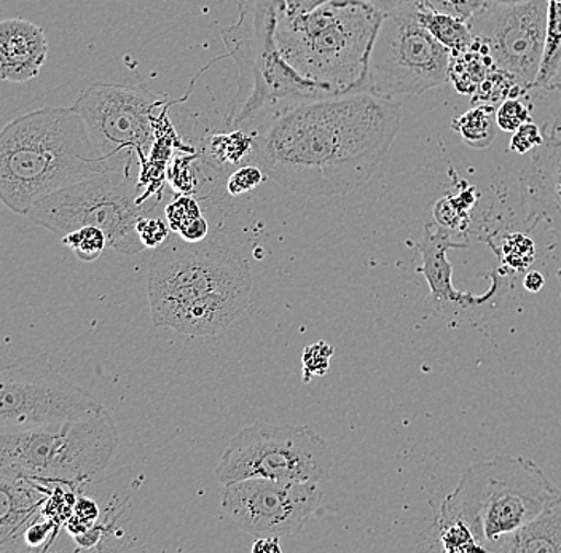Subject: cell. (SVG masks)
Masks as SVG:
<instances>
[{
	"instance_id": "1",
	"label": "cell",
	"mask_w": 561,
	"mask_h": 553,
	"mask_svg": "<svg viewBox=\"0 0 561 553\" xmlns=\"http://www.w3.org/2000/svg\"><path fill=\"white\" fill-rule=\"evenodd\" d=\"M402 125V104L370 91L290 104L255 125L251 161L304 197L348 195L378 170Z\"/></svg>"
},
{
	"instance_id": "2",
	"label": "cell",
	"mask_w": 561,
	"mask_h": 553,
	"mask_svg": "<svg viewBox=\"0 0 561 553\" xmlns=\"http://www.w3.org/2000/svg\"><path fill=\"white\" fill-rule=\"evenodd\" d=\"M150 316L158 327L188 337H214L248 313V261L217 240L187 243L173 237L157 247L147 269Z\"/></svg>"
},
{
	"instance_id": "3",
	"label": "cell",
	"mask_w": 561,
	"mask_h": 553,
	"mask_svg": "<svg viewBox=\"0 0 561 553\" xmlns=\"http://www.w3.org/2000/svg\"><path fill=\"white\" fill-rule=\"evenodd\" d=\"M76 107H41L0 129V201L27 216L37 199L111 170Z\"/></svg>"
},
{
	"instance_id": "4",
	"label": "cell",
	"mask_w": 561,
	"mask_h": 553,
	"mask_svg": "<svg viewBox=\"0 0 561 553\" xmlns=\"http://www.w3.org/2000/svg\"><path fill=\"white\" fill-rule=\"evenodd\" d=\"M383 16L366 0H328L301 15H284L280 54L300 76L336 96L367 91L368 58Z\"/></svg>"
},
{
	"instance_id": "5",
	"label": "cell",
	"mask_w": 561,
	"mask_h": 553,
	"mask_svg": "<svg viewBox=\"0 0 561 553\" xmlns=\"http://www.w3.org/2000/svg\"><path fill=\"white\" fill-rule=\"evenodd\" d=\"M284 15L286 0H240L237 23L220 33L240 72L227 117L230 129L257 124L290 104L336 96L328 87L300 76L280 54L278 26Z\"/></svg>"
},
{
	"instance_id": "6",
	"label": "cell",
	"mask_w": 561,
	"mask_h": 553,
	"mask_svg": "<svg viewBox=\"0 0 561 553\" xmlns=\"http://www.w3.org/2000/svg\"><path fill=\"white\" fill-rule=\"evenodd\" d=\"M560 495L535 461L500 457L469 465L438 514L466 521L483 551L500 553L508 538Z\"/></svg>"
},
{
	"instance_id": "7",
	"label": "cell",
	"mask_w": 561,
	"mask_h": 553,
	"mask_svg": "<svg viewBox=\"0 0 561 553\" xmlns=\"http://www.w3.org/2000/svg\"><path fill=\"white\" fill-rule=\"evenodd\" d=\"M118 429L107 408L83 418L0 433V468L37 482L85 483L107 468Z\"/></svg>"
},
{
	"instance_id": "8",
	"label": "cell",
	"mask_w": 561,
	"mask_h": 553,
	"mask_svg": "<svg viewBox=\"0 0 561 553\" xmlns=\"http://www.w3.org/2000/svg\"><path fill=\"white\" fill-rule=\"evenodd\" d=\"M158 203L142 201L135 166L111 168L37 199L27 217L59 237L82 227H98L107 237L108 247L135 255L146 250L136 223L140 217L152 215Z\"/></svg>"
},
{
	"instance_id": "9",
	"label": "cell",
	"mask_w": 561,
	"mask_h": 553,
	"mask_svg": "<svg viewBox=\"0 0 561 553\" xmlns=\"http://www.w3.org/2000/svg\"><path fill=\"white\" fill-rule=\"evenodd\" d=\"M333 463L331 447L311 426L255 423L231 439L214 474L220 483L255 477L324 483Z\"/></svg>"
},
{
	"instance_id": "10",
	"label": "cell",
	"mask_w": 561,
	"mask_h": 553,
	"mask_svg": "<svg viewBox=\"0 0 561 553\" xmlns=\"http://www.w3.org/2000/svg\"><path fill=\"white\" fill-rule=\"evenodd\" d=\"M451 51L416 16V0L385 13L368 58L367 91L385 97L419 96L448 82Z\"/></svg>"
},
{
	"instance_id": "11",
	"label": "cell",
	"mask_w": 561,
	"mask_h": 553,
	"mask_svg": "<svg viewBox=\"0 0 561 553\" xmlns=\"http://www.w3.org/2000/svg\"><path fill=\"white\" fill-rule=\"evenodd\" d=\"M104 405L70 383L47 355L0 364V433L83 418Z\"/></svg>"
},
{
	"instance_id": "12",
	"label": "cell",
	"mask_w": 561,
	"mask_h": 553,
	"mask_svg": "<svg viewBox=\"0 0 561 553\" xmlns=\"http://www.w3.org/2000/svg\"><path fill=\"white\" fill-rule=\"evenodd\" d=\"M163 103L158 91L96 82L82 91L73 107L98 152L112 166L126 168L146 159L156 139V111Z\"/></svg>"
},
{
	"instance_id": "13",
	"label": "cell",
	"mask_w": 561,
	"mask_h": 553,
	"mask_svg": "<svg viewBox=\"0 0 561 553\" xmlns=\"http://www.w3.org/2000/svg\"><path fill=\"white\" fill-rule=\"evenodd\" d=\"M472 36L489 48L493 66L535 89L541 71L547 34V0L489 2L468 21Z\"/></svg>"
},
{
	"instance_id": "14",
	"label": "cell",
	"mask_w": 561,
	"mask_h": 553,
	"mask_svg": "<svg viewBox=\"0 0 561 553\" xmlns=\"http://www.w3.org/2000/svg\"><path fill=\"white\" fill-rule=\"evenodd\" d=\"M220 506L241 530L255 538L296 533L314 516L322 492L319 483L244 479L222 483Z\"/></svg>"
},
{
	"instance_id": "15",
	"label": "cell",
	"mask_w": 561,
	"mask_h": 553,
	"mask_svg": "<svg viewBox=\"0 0 561 553\" xmlns=\"http://www.w3.org/2000/svg\"><path fill=\"white\" fill-rule=\"evenodd\" d=\"M458 247L465 250L468 243H456L451 233L437 223H427L424 227L423 241L419 244L423 265L419 272L430 286L427 304L436 316L459 325L480 320L483 311L496 303V297L506 293L508 285L504 281V269L501 268L497 273H490L491 285L485 293L473 296L471 292L455 289L454 268L448 261V251Z\"/></svg>"
},
{
	"instance_id": "16",
	"label": "cell",
	"mask_w": 561,
	"mask_h": 553,
	"mask_svg": "<svg viewBox=\"0 0 561 553\" xmlns=\"http://www.w3.org/2000/svg\"><path fill=\"white\" fill-rule=\"evenodd\" d=\"M542 133L543 141L520 177L522 203L529 219L561 238V126L553 122Z\"/></svg>"
},
{
	"instance_id": "17",
	"label": "cell",
	"mask_w": 561,
	"mask_h": 553,
	"mask_svg": "<svg viewBox=\"0 0 561 553\" xmlns=\"http://www.w3.org/2000/svg\"><path fill=\"white\" fill-rule=\"evenodd\" d=\"M48 38L33 21L9 19L0 21V80L24 83L37 79L47 62Z\"/></svg>"
},
{
	"instance_id": "18",
	"label": "cell",
	"mask_w": 561,
	"mask_h": 553,
	"mask_svg": "<svg viewBox=\"0 0 561 553\" xmlns=\"http://www.w3.org/2000/svg\"><path fill=\"white\" fill-rule=\"evenodd\" d=\"M47 496L45 483L0 468V552L16 551L24 530L41 516Z\"/></svg>"
},
{
	"instance_id": "19",
	"label": "cell",
	"mask_w": 561,
	"mask_h": 553,
	"mask_svg": "<svg viewBox=\"0 0 561 553\" xmlns=\"http://www.w3.org/2000/svg\"><path fill=\"white\" fill-rule=\"evenodd\" d=\"M531 552L561 553V495L500 549V553Z\"/></svg>"
},
{
	"instance_id": "20",
	"label": "cell",
	"mask_w": 561,
	"mask_h": 553,
	"mask_svg": "<svg viewBox=\"0 0 561 553\" xmlns=\"http://www.w3.org/2000/svg\"><path fill=\"white\" fill-rule=\"evenodd\" d=\"M493 68L489 48L482 41L473 37L472 45L468 50L451 55L448 82L454 83L458 93L473 96Z\"/></svg>"
},
{
	"instance_id": "21",
	"label": "cell",
	"mask_w": 561,
	"mask_h": 553,
	"mask_svg": "<svg viewBox=\"0 0 561 553\" xmlns=\"http://www.w3.org/2000/svg\"><path fill=\"white\" fill-rule=\"evenodd\" d=\"M416 16H419L420 23L430 31L431 36L447 47L451 55L461 54L471 47L473 36L468 21L427 9V7L421 5L419 0H416Z\"/></svg>"
},
{
	"instance_id": "22",
	"label": "cell",
	"mask_w": 561,
	"mask_h": 553,
	"mask_svg": "<svg viewBox=\"0 0 561 553\" xmlns=\"http://www.w3.org/2000/svg\"><path fill=\"white\" fill-rule=\"evenodd\" d=\"M536 87L561 93V0H547L546 50Z\"/></svg>"
},
{
	"instance_id": "23",
	"label": "cell",
	"mask_w": 561,
	"mask_h": 553,
	"mask_svg": "<svg viewBox=\"0 0 561 553\" xmlns=\"http://www.w3.org/2000/svg\"><path fill=\"white\" fill-rule=\"evenodd\" d=\"M496 107L476 104L461 117L451 122V128L465 139L468 146L485 149L496 138Z\"/></svg>"
},
{
	"instance_id": "24",
	"label": "cell",
	"mask_w": 561,
	"mask_h": 553,
	"mask_svg": "<svg viewBox=\"0 0 561 553\" xmlns=\"http://www.w3.org/2000/svg\"><path fill=\"white\" fill-rule=\"evenodd\" d=\"M491 250L496 252L503 264L504 272L526 273L536 261V244L528 234L520 232H512L503 234L500 240L494 243L490 241Z\"/></svg>"
},
{
	"instance_id": "25",
	"label": "cell",
	"mask_w": 561,
	"mask_h": 553,
	"mask_svg": "<svg viewBox=\"0 0 561 553\" xmlns=\"http://www.w3.org/2000/svg\"><path fill=\"white\" fill-rule=\"evenodd\" d=\"M434 538H436L438 551L442 552H485L472 533L471 527L459 518L437 514Z\"/></svg>"
},
{
	"instance_id": "26",
	"label": "cell",
	"mask_w": 561,
	"mask_h": 553,
	"mask_svg": "<svg viewBox=\"0 0 561 553\" xmlns=\"http://www.w3.org/2000/svg\"><path fill=\"white\" fill-rule=\"evenodd\" d=\"M206 149H208L210 159L219 161V163H243L245 160H251L254 136L252 133H245L244 128H237L231 133H220V135L210 136L206 142Z\"/></svg>"
},
{
	"instance_id": "27",
	"label": "cell",
	"mask_w": 561,
	"mask_h": 553,
	"mask_svg": "<svg viewBox=\"0 0 561 553\" xmlns=\"http://www.w3.org/2000/svg\"><path fill=\"white\" fill-rule=\"evenodd\" d=\"M62 244L68 246L79 261L91 264L103 255L105 247H108L107 237L98 227H82L62 237Z\"/></svg>"
},
{
	"instance_id": "28",
	"label": "cell",
	"mask_w": 561,
	"mask_h": 553,
	"mask_svg": "<svg viewBox=\"0 0 561 553\" xmlns=\"http://www.w3.org/2000/svg\"><path fill=\"white\" fill-rule=\"evenodd\" d=\"M202 216V208H199L198 201L191 197V195H175V197L168 203L167 208H164V217H167L168 226H170L174 234L181 232L188 223L199 219Z\"/></svg>"
},
{
	"instance_id": "29",
	"label": "cell",
	"mask_w": 561,
	"mask_h": 553,
	"mask_svg": "<svg viewBox=\"0 0 561 553\" xmlns=\"http://www.w3.org/2000/svg\"><path fill=\"white\" fill-rule=\"evenodd\" d=\"M526 122H531V106L520 97H508L496 107V125L501 131L515 133Z\"/></svg>"
},
{
	"instance_id": "30",
	"label": "cell",
	"mask_w": 561,
	"mask_h": 553,
	"mask_svg": "<svg viewBox=\"0 0 561 553\" xmlns=\"http://www.w3.org/2000/svg\"><path fill=\"white\" fill-rule=\"evenodd\" d=\"M333 356V346L325 342H318L314 345L307 346L301 356V373L304 380L310 381L314 377H324L331 367V357Z\"/></svg>"
},
{
	"instance_id": "31",
	"label": "cell",
	"mask_w": 561,
	"mask_h": 553,
	"mask_svg": "<svg viewBox=\"0 0 561 553\" xmlns=\"http://www.w3.org/2000/svg\"><path fill=\"white\" fill-rule=\"evenodd\" d=\"M265 178V173H263L261 166L254 163L245 164V166L238 168V170L227 178V194L230 195V197H241V195L261 187Z\"/></svg>"
},
{
	"instance_id": "32",
	"label": "cell",
	"mask_w": 561,
	"mask_h": 553,
	"mask_svg": "<svg viewBox=\"0 0 561 553\" xmlns=\"http://www.w3.org/2000/svg\"><path fill=\"white\" fill-rule=\"evenodd\" d=\"M136 232L146 250H157L170 240L173 230L160 217L144 216L136 223Z\"/></svg>"
},
{
	"instance_id": "33",
	"label": "cell",
	"mask_w": 561,
	"mask_h": 553,
	"mask_svg": "<svg viewBox=\"0 0 561 553\" xmlns=\"http://www.w3.org/2000/svg\"><path fill=\"white\" fill-rule=\"evenodd\" d=\"M419 2L436 12L469 21L489 3V0H419Z\"/></svg>"
},
{
	"instance_id": "34",
	"label": "cell",
	"mask_w": 561,
	"mask_h": 553,
	"mask_svg": "<svg viewBox=\"0 0 561 553\" xmlns=\"http://www.w3.org/2000/svg\"><path fill=\"white\" fill-rule=\"evenodd\" d=\"M542 141V129L538 125L533 124V122H526L517 131L512 133L508 149L512 152L518 153V155H525V153L531 152L536 147L541 146Z\"/></svg>"
},
{
	"instance_id": "35",
	"label": "cell",
	"mask_w": 561,
	"mask_h": 553,
	"mask_svg": "<svg viewBox=\"0 0 561 553\" xmlns=\"http://www.w3.org/2000/svg\"><path fill=\"white\" fill-rule=\"evenodd\" d=\"M208 220L202 216L199 219L193 220L192 223H188V226L185 227V229H182L178 234L182 240L187 241V243H202V241H205L206 238H208Z\"/></svg>"
},
{
	"instance_id": "36",
	"label": "cell",
	"mask_w": 561,
	"mask_h": 553,
	"mask_svg": "<svg viewBox=\"0 0 561 553\" xmlns=\"http://www.w3.org/2000/svg\"><path fill=\"white\" fill-rule=\"evenodd\" d=\"M324 2H328V0H286V15H301V13L310 12V10Z\"/></svg>"
},
{
	"instance_id": "37",
	"label": "cell",
	"mask_w": 561,
	"mask_h": 553,
	"mask_svg": "<svg viewBox=\"0 0 561 553\" xmlns=\"http://www.w3.org/2000/svg\"><path fill=\"white\" fill-rule=\"evenodd\" d=\"M252 553H280L279 538H257L252 544Z\"/></svg>"
},
{
	"instance_id": "38",
	"label": "cell",
	"mask_w": 561,
	"mask_h": 553,
	"mask_svg": "<svg viewBox=\"0 0 561 553\" xmlns=\"http://www.w3.org/2000/svg\"><path fill=\"white\" fill-rule=\"evenodd\" d=\"M546 286V278L538 269H531V272L525 273L524 287L525 290L531 293L541 292L542 287Z\"/></svg>"
},
{
	"instance_id": "39",
	"label": "cell",
	"mask_w": 561,
	"mask_h": 553,
	"mask_svg": "<svg viewBox=\"0 0 561 553\" xmlns=\"http://www.w3.org/2000/svg\"><path fill=\"white\" fill-rule=\"evenodd\" d=\"M366 2L377 7V9L381 10L383 13H389L392 12V10H394L402 0H366Z\"/></svg>"
},
{
	"instance_id": "40",
	"label": "cell",
	"mask_w": 561,
	"mask_h": 553,
	"mask_svg": "<svg viewBox=\"0 0 561 553\" xmlns=\"http://www.w3.org/2000/svg\"><path fill=\"white\" fill-rule=\"evenodd\" d=\"M489 2H493V3H506V5H508V3L525 2V0H489Z\"/></svg>"
},
{
	"instance_id": "41",
	"label": "cell",
	"mask_w": 561,
	"mask_h": 553,
	"mask_svg": "<svg viewBox=\"0 0 561 553\" xmlns=\"http://www.w3.org/2000/svg\"><path fill=\"white\" fill-rule=\"evenodd\" d=\"M559 278H560V285H561V268L559 269Z\"/></svg>"
}]
</instances>
